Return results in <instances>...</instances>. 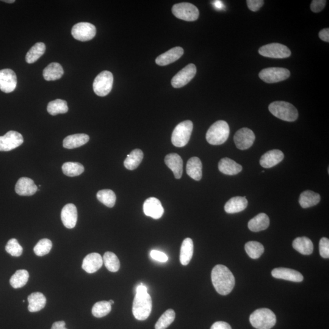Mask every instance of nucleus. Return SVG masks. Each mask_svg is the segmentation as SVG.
I'll return each mask as SVG.
<instances>
[{
    "mask_svg": "<svg viewBox=\"0 0 329 329\" xmlns=\"http://www.w3.org/2000/svg\"><path fill=\"white\" fill-rule=\"evenodd\" d=\"M213 286L221 295H227L233 290L235 278L228 267L217 265L213 268L211 274Z\"/></svg>",
    "mask_w": 329,
    "mask_h": 329,
    "instance_id": "1",
    "label": "nucleus"
},
{
    "mask_svg": "<svg viewBox=\"0 0 329 329\" xmlns=\"http://www.w3.org/2000/svg\"><path fill=\"white\" fill-rule=\"evenodd\" d=\"M272 115L281 120L293 122L297 120L298 112L292 104L286 101H275L268 106Z\"/></svg>",
    "mask_w": 329,
    "mask_h": 329,
    "instance_id": "2",
    "label": "nucleus"
},
{
    "mask_svg": "<svg viewBox=\"0 0 329 329\" xmlns=\"http://www.w3.org/2000/svg\"><path fill=\"white\" fill-rule=\"evenodd\" d=\"M230 133L228 124L219 120L210 127L206 134V140L209 144L220 145L226 142Z\"/></svg>",
    "mask_w": 329,
    "mask_h": 329,
    "instance_id": "3",
    "label": "nucleus"
},
{
    "mask_svg": "<svg viewBox=\"0 0 329 329\" xmlns=\"http://www.w3.org/2000/svg\"><path fill=\"white\" fill-rule=\"evenodd\" d=\"M250 321L253 327L257 329H270L275 325L276 317L270 309L262 308L251 314Z\"/></svg>",
    "mask_w": 329,
    "mask_h": 329,
    "instance_id": "4",
    "label": "nucleus"
},
{
    "mask_svg": "<svg viewBox=\"0 0 329 329\" xmlns=\"http://www.w3.org/2000/svg\"><path fill=\"white\" fill-rule=\"evenodd\" d=\"M152 306V299L148 293L135 294L132 306V313L137 320H145L151 314Z\"/></svg>",
    "mask_w": 329,
    "mask_h": 329,
    "instance_id": "5",
    "label": "nucleus"
},
{
    "mask_svg": "<svg viewBox=\"0 0 329 329\" xmlns=\"http://www.w3.org/2000/svg\"><path fill=\"white\" fill-rule=\"evenodd\" d=\"M193 129L192 121H182L176 126L171 136V142L176 147H184L189 143Z\"/></svg>",
    "mask_w": 329,
    "mask_h": 329,
    "instance_id": "6",
    "label": "nucleus"
},
{
    "mask_svg": "<svg viewBox=\"0 0 329 329\" xmlns=\"http://www.w3.org/2000/svg\"><path fill=\"white\" fill-rule=\"evenodd\" d=\"M113 84V76L109 71H104L96 76L93 82L94 92L99 96H106L111 92Z\"/></svg>",
    "mask_w": 329,
    "mask_h": 329,
    "instance_id": "7",
    "label": "nucleus"
},
{
    "mask_svg": "<svg viewBox=\"0 0 329 329\" xmlns=\"http://www.w3.org/2000/svg\"><path fill=\"white\" fill-rule=\"evenodd\" d=\"M172 13L177 18L185 21H195L198 20L200 16L198 8L189 2H181L174 5Z\"/></svg>",
    "mask_w": 329,
    "mask_h": 329,
    "instance_id": "8",
    "label": "nucleus"
},
{
    "mask_svg": "<svg viewBox=\"0 0 329 329\" xmlns=\"http://www.w3.org/2000/svg\"><path fill=\"white\" fill-rule=\"evenodd\" d=\"M290 73L284 68L272 67L264 69L259 74L260 79L268 84H273L285 81L289 78Z\"/></svg>",
    "mask_w": 329,
    "mask_h": 329,
    "instance_id": "9",
    "label": "nucleus"
},
{
    "mask_svg": "<svg viewBox=\"0 0 329 329\" xmlns=\"http://www.w3.org/2000/svg\"><path fill=\"white\" fill-rule=\"evenodd\" d=\"M259 53L265 57L273 59H285L289 57L291 51L288 47L278 43L268 44L259 49Z\"/></svg>",
    "mask_w": 329,
    "mask_h": 329,
    "instance_id": "10",
    "label": "nucleus"
},
{
    "mask_svg": "<svg viewBox=\"0 0 329 329\" xmlns=\"http://www.w3.org/2000/svg\"><path fill=\"white\" fill-rule=\"evenodd\" d=\"M74 38L81 41L92 40L96 34V27L93 24L82 22L74 25L71 31Z\"/></svg>",
    "mask_w": 329,
    "mask_h": 329,
    "instance_id": "11",
    "label": "nucleus"
},
{
    "mask_svg": "<svg viewBox=\"0 0 329 329\" xmlns=\"http://www.w3.org/2000/svg\"><path fill=\"white\" fill-rule=\"evenodd\" d=\"M196 74V67L194 64L188 65L179 71L171 80V85L174 88H181L186 85L194 78Z\"/></svg>",
    "mask_w": 329,
    "mask_h": 329,
    "instance_id": "12",
    "label": "nucleus"
},
{
    "mask_svg": "<svg viewBox=\"0 0 329 329\" xmlns=\"http://www.w3.org/2000/svg\"><path fill=\"white\" fill-rule=\"evenodd\" d=\"M23 142V137L20 133L14 131H9L4 136H0V151H12Z\"/></svg>",
    "mask_w": 329,
    "mask_h": 329,
    "instance_id": "13",
    "label": "nucleus"
},
{
    "mask_svg": "<svg viewBox=\"0 0 329 329\" xmlns=\"http://www.w3.org/2000/svg\"><path fill=\"white\" fill-rule=\"evenodd\" d=\"M17 85V77L12 70H0V89L5 93L13 92Z\"/></svg>",
    "mask_w": 329,
    "mask_h": 329,
    "instance_id": "14",
    "label": "nucleus"
},
{
    "mask_svg": "<svg viewBox=\"0 0 329 329\" xmlns=\"http://www.w3.org/2000/svg\"><path fill=\"white\" fill-rule=\"evenodd\" d=\"M256 137L254 132L248 128H242L236 132L234 140L237 148L240 150H245L251 147Z\"/></svg>",
    "mask_w": 329,
    "mask_h": 329,
    "instance_id": "15",
    "label": "nucleus"
},
{
    "mask_svg": "<svg viewBox=\"0 0 329 329\" xmlns=\"http://www.w3.org/2000/svg\"><path fill=\"white\" fill-rule=\"evenodd\" d=\"M143 211L146 216L154 219H159L164 214V209L158 199L151 197L147 199L143 204Z\"/></svg>",
    "mask_w": 329,
    "mask_h": 329,
    "instance_id": "16",
    "label": "nucleus"
},
{
    "mask_svg": "<svg viewBox=\"0 0 329 329\" xmlns=\"http://www.w3.org/2000/svg\"><path fill=\"white\" fill-rule=\"evenodd\" d=\"M103 264V257L100 254L93 253L88 254L83 260L82 267L88 273H93L100 269Z\"/></svg>",
    "mask_w": 329,
    "mask_h": 329,
    "instance_id": "17",
    "label": "nucleus"
},
{
    "mask_svg": "<svg viewBox=\"0 0 329 329\" xmlns=\"http://www.w3.org/2000/svg\"><path fill=\"white\" fill-rule=\"evenodd\" d=\"M272 275L273 278L296 282V283H300L303 280V276L300 272L290 268H275L272 271Z\"/></svg>",
    "mask_w": 329,
    "mask_h": 329,
    "instance_id": "18",
    "label": "nucleus"
},
{
    "mask_svg": "<svg viewBox=\"0 0 329 329\" xmlns=\"http://www.w3.org/2000/svg\"><path fill=\"white\" fill-rule=\"evenodd\" d=\"M61 219L63 225L68 229L76 226L77 221V211L73 204H68L63 207L61 212Z\"/></svg>",
    "mask_w": 329,
    "mask_h": 329,
    "instance_id": "19",
    "label": "nucleus"
},
{
    "mask_svg": "<svg viewBox=\"0 0 329 329\" xmlns=\"http://www.w3.org/2000/svg\"><path fill=\"white\" fill-rule=\"evenodd\" d=\"M184 52V49L181 47H175L157 57L156 59V64L159 66H167L171 64L180 59Z\"/></svg>",
    "mask_w": 329,
    "mask_h": 329,
    "instance_id": "20",
    "label": "nucleus"
},
{
    "mask_svg": "<svg viewBox=\"0 0 329 329\" xmlns=\"http://www.w3.org/2000/svg\"><path fill=\"white\" fill-rule=\"evenodd\" d=\"M284 157L283 152L278 149H273L263 155L260 160V164L264 168H272L279 164Z\"/></svg>",
    "mask_w": 329,
    "mask_h": 329,
    "instance_id": "21",
    "label": "nucleus"
},
{
    "mask_svg": "<svg viewBox=\"0 0 329 329\" xmlns=\"http://www.w3.org/2000/svg\"><path fill=\"white\" fill-rule=\"evenodd\" d=\"M167 167L173 171L176 179H180L183 173V161L179 155L176 153L168 154L165 158Z\"/></svg>",
    "mask_w": 329,
    "mask_h": 329,
    "instance_id": "22",
    "label": "nucleus"
},
{
    "mask_svg": "<svg viewBox=\"0 0 329 329\" xmlns=\"http://www.w3.org/2000/svg\"><path fill=\"white\" fill-rule=\"evenodd\" d=\"M38 187L29 178H21L15 186V192L21 196H32L37 192Z\"/></svg>",
    "mask_w": 329,
    "mask_h": 329,
    "instance_id": "23",
    "label": "nucleus"
},
{
    "mask_svg": "<svg viewBox=\"0 0 329 329\" xmlns=\"http://www.w3.org/2000/svg\"><path fill=\"white\" fill-rule=\"evenodd\" d=\"M218 170L225 175L232 176L241 172L242 167L234 160L225 157L220 160L218 164Z\"/></svg>",
    "mask_w": 329,
    "mask_h": 329,
    "instance_id": "24",
    "label": "nucleus"
},
{
    "mask_svg": "<svg viewBox=\"0 0 329 329\" xmlns=\"http://www.w3.org/2000/svg\"><path fill=\"white\" fill-rule=\"evenodd\" d=\"M247 206L248 200L245 196H236L227 202L225 206V211L228 214H236L244 211Z\"/></svg>",
    "mask_w": 329,
    "mask_h": 329,
    "instance_id": "25",
    "label": "nucleus"
},
{
    "mask_svg": "<svg viewBox=\"0 0 329 329\" xmlns=\"http://www.w3.org/2000/svg\"><path fill=\"white\" fill-rule=\"evenodd\" d=\"M90 140L88 135L77 134L69 135L63 140V146L66 149H72L81 147L86 144Z\"/></svg>",
    "mask_w": 329,
    "mask_h": 329,
    "instance_id": "26",
    "label": "nucleus"
},
{
    "mask_svg": "<svg viewBox=\"0 0 329 329\" xmlns=\"http://www.w3.org/2000/svg\"><path fill=\"white\" fill-rule=\"evenodd\" d=\"M202 165L201 161L198 157H193L188 160L186 166L187 175L195 181H200L202 178Z\"/></svg>",
    "mask_w": 329,
    "mask_h": 329,
    "instance_id": "27",
    "label": "nucleus"
},
{
    "mask_svg": "<svg viewBox=\"0 0 329 329\" xmlns=\"http://www.w3.org/2000/svg\"><path fill=\"white\" fill-rule=\"evenodd\" d=\"M270 225V219L267 214L261 213L249 221L248 228L253 232L264 231Z\"/></svg>",
    "mask_w": 329,
    "mask_h": 329,
    "instance_id": "28",
    "label": "nucleus"
},
{
    "mask_svg": "<svg viewBox=\"0 0 329 329\" xmlns=\"http://www.w3.org/2000/svg\"><path fill=\"white\" fill-rule=\"evenodd\" d=\"M64 71L59 63L53 62L44 69L43 75L47 81H53L61 78Z\"/></svg>",
    "mask_w": 329,
    "mask_h": 329,
    "instance_id": "29",
    "label": "nucleus"
},
{
    "mask_svg": "<svg viewBox=\"0 0 329 329\" xmlns=\"http://www.w3.org/2000/svg\"><path fill=\"white\" fill-rule=\"evenodd\" d=\"M292 246L295 250L303 255H310L313 252V243L308 237H297L293 240Z\"/></svg>",
    "mask_w": 329,
    "mask_h": 329,
    "instance_id": "30",
    "label": "nucleus"
},
{
    "mask_svg": "<svg viewBox=\"0 0 329 329\" xmlns=\"http://www.w3.org/2000/svg\"><path fill=\"white\" fill-rule=\"evenodd\" d=\"M29 306L28 310L31 312H37L45 308L46 298L45 295L40 292H34L27 298Z\"/></svg>",
    "mask_w": 329,
    "mask_h": 329,
    "instance_id": "31",
    "label": "nucleus"
},
{
    "mask_svg": "<svg viewBox=\"0 0 329 329\" xmlns=\"http://www.w3.org/2000/svg\"><path fill=\"white\" fill-rule=\"evenodd\" d=\"M320 195L311 190L304 191L301 193L299 198V203L304 209L309 208L317 205L320 201Z\"/></svg>",
    "mask_w": 329,
    "mask_h": 329,
    "instance_id": "32",
    "label": "nucleus"
},
{
    "mask_svg": "<svg viewBox=\"0 0 329 329\" xmlns=\"http://www.w3.org/2000/svg\"><path fill=\"white\" fill-rule=\"evenodd\" d=\"M193 240L190 238H187L182 243L180 252V261L182 265H187L189 264L193 254Z\"/></svg>",
    "mask_w": 329,
    "mask_h": 329,
    "instance_id": "33",
    "label": "nucleus"
},
{
    "mask_svg": "<svg viewBox=\"0 0 329 329\" xmlns=\"http://www.w3.org/2000/svg\"><path fill=\"white\" fill-rule=\"evenodd\" d=\"M143 159V153L139 149H135L127 156L124 165L127 169L134 170L139 167Z\"/></svg>",
    "mask_w": 329,
    "mask_h": 329,
    "instance_id": "34",
    "label": "nucleus"
},
{
    "mask_svg": "<svg viewBox=\"0 0 329 329\" xmlns=\"http://www.w3.org/2000/svg\"><path fill=\"white\" fill-rule=\"evenodd\" d=\"M46 45L42 42L37 43L27 52L26 56L27 63H33L37 62L45 54Z\"/></svg>",
    "mask_w": 329,
    "mask_h": 329,
    "instance_id": "35",
    "label": "nucleus"
},
{
    "mask_svg": "<svg viewBox=\"0 0 329 329\" xmlns=\"http://www.w3.org/2000/svg\"><path fill=\"white\" fill-rule=\"evenodd\" d=\"M29 278V274L27 270H19L11 277L10 283L14 289L21 288L27 284Z\"/></svg>",
    "mask_w": 329,
    "mask_h": 329,
    "instance_id": "36",
    "label": "nucleus"
},
{
    "mask_svg": "<svg viewBox=\"0 0 329 329\" xmlns=\"http://www.w3.org/2000/svg\"><path fill=\"white\" fill-rule=\"evenodd\" d=\"M47 110L49 114L53 116L60 114V113L63 114L68 111L67 103L63 99H56L48 104Z\"/></svg>",
    "mask_w": 329,
    "mask_h": 329,
    "instance_id": "37",
    "label": "nucleus"
},
{
    "mask_svg": "<svg viewBox=\"0 0 329 329\" xmlns=\"http://www.w3.org/2000/svg\"><path fill=\"white\" fill-rule=\"evenodd\" d=\"M246 252L251 259L259 258L264 252V247L261 243L256 241L248 242L245 246Z\"/></svg>",
    "mask_w": 329,
    "mask_h": 329,
    "instance_id": "38",
    "label": "nucleus"
},
{
    "mask_svg": "<svg viewBox=\"0 0 329 329\" xmlns=\"http://www.w3.org/2000/svg\"><path fill=\"white\" fill-rule=\"evenodd\" d=\"M103 264L107 270L111 272H117L120 268V262L118 257L112 252H106L103 257Z\"/></svg>",
    "mask_w": 329,
    "mask_h": 329,
    "instance_id": "39",
    "label": "nucleus"
},
{
    "mask_svg": "<svg viewBox=\"0 0 329 329\" xmlns=\"http://www.w3.org/2000/svg\"><path fill=\"white\" fill-rule=\"evenodd\" d=\"M62 171L66 176H77L84 172V167L80 163L66 162L62 166Z\"/></svg>",
    "mask_w": 329,
    "mask_h": 329,
    "instance_id": "40",
    "label": "nucleus"
},
{
    "mask_svg": "<svg viewBox=\"0 0 329 329\" xmlns=\"http://www.w3.org/2000/svg\"><path fill=\"white\" fill-rule=\"evenodd\" d=\"M96 196L98 200L105 206L108 207H113L115 206L117 198L112 190L104 189L99 191Z\"/></svg>",
    "mask_w": 329,
    "mask_h": 329,
    "instance_id": "41",
    "label": "nucleus"
},
{
    "mask_svg": "<svg viewBox=\"0 0 329 329\" xmlns=\"http://www.w3.org/2000/svg\"><path fill=\"white\" fill-rule=\"evenodd\" d=\"M175 312L173 309H168L165 311L157 321L155 329H165L169 326L175 319Z\"/></svg>",
    "mask_w": 329,
    "mask_h": 329,
    "instance_id": "42",
    "label": "nucleus"
},
{
    "mask_svg": "<svg viewBox=\"0 0 329 329\" xmlns=\"http://www.w3.org/2000/svg\"><path fill=\"white\" fill-rule=\"evenodd\" d=\"M112 310V305L109 301H99L93 306L92 314L97 318H102L108 315Z\"/></svg>",
    "mask_w": 329,
    "mask_h": 329,
    "instance_id": "43",
    "label": "nucleus"
},
{
    "mask_svg": "<svg viewBox=\"0 0 329 329\" xmlns=\"http://www.w3.org/2000/svg\"><path fill=\"white\" fill-rule=\"evenodd\" d=\"M52 243L50 240L43 239L40 240L35 246L34 253L38 256H43L48 254L51 250Z\"/></svg>",
    "mask_w": 329,
    "mask_h": 329,
    "instance_id": "44",
    "label": "nucleus"
},
{
    "mask_svg": "<svg viewBox=\"0 0 329 329\" xmlns=\"http://www.w3.org/2000/svg\"><path fill=\"white\" fill-rule=\"evenodd\" d=\"M5 250L10 254L11 256L14 257L20 256L23 253V247L18 243V240L16 239H12L7 242Z\"/></svg>",
    "mask_w": 329,
    "mask_h": 329,
    "instance_id": "45",
    "label": "nucleus"
},
{
    "mask_svg": "<svg viewBox=\"0 0 329 329\" xmlns=\"http://www.w3.org/2000/svg\"><path fill=\"white\" fill-rule=\"evenodd\" d=\"M319 251L320 256L323 258L329 257V240L327 238L323 237L320 240Z\"/></svg>",
    "mask_w": 329,
    "mask_h": 329,
    "instance_id": "46",
    "label": "nucleus"
},
{
    "mask_svg": "<svg viewBox=\"0 0 329 329\" xmlns=\"http://www.w3.org/2000/svg\"><path fill=\"white\" fill-rule=\"evenodd\" d=\"M326 4L325 0H314L311 4V10L314 13H319L324 9Z\"/></svg>",
    "mask_w": 329,
    "mask_h": 329,
    "instance_id": "47",
    "label": "nucleus"
},
{
    "mask_svg": "<svg viewBox=\"0 0 329 329\" xmlns=\"http://www.w3.org/2000/svg\"><path fill=\"white\" fill-rule=\"evenodd\" d=\"M247 4L248 9L252 12H257L264 4V1L262 0H248Z\"/></svg>",
    "mask_w": 329,
    "mask_h": 329,
    "instance_id": "48",
    "label": "nucleus"
},
{
    "mask_svg": "<svg viewBox=\"0 0 329 329\" xmlns=\"http://www.w3.org/2000/svg\"><path fill=\"white\" fill-rule=\"evenodd\" d=\"M150 256L155 261L160 262H166L168 261V256L161 251L157 250H152Z\"/></svg>",
    "mask_w": 329,
    "mask_h": 329,
    "instance_id": "49",
    "label": "nucleus"
},
{
    "mask_svg": "<svg viewBox=\"0 0 329 329\" xmlns=\"http://www.w3.org/2000/svg\"><path fill=\"white\" fill-rule=\"evenodd\" d=\"M211 329H232L231 326L225 322H217L211 326Z\"/></svg>",
    "mask_w": 329,
    "mask_h": 329,
    "instance_id": "50",
    "label": "nucleus"
},
{
    "mask_svg": "<svg viewBox=\"0 0 329 329\" xmlns=\"http://www.w3.org/2000/svg\"><path fill=\"white\" fill-rule=\"evenodd\" d=\"M319 37L321 40L326 41V42H329V29L326 28L322 30L319 32Z\"/></svg>",
    "mask_w": 329,
    "mask_h": 329,
    "instance_id": "51",
    "label": "nucleus"
},
{
    "mask_svg": "<svg viewBox=\"0 0 329 329\" xmlns=\"http://www.w3.org/2000/svg\"><path fill=\"white\" fill-rule=\"evenodd\" d=\"M65 322L63 321L56 322L52 325L51 329H68L65 327Z\"/></svg>",
    "mask_w": 329,
    "mask_h": 329,
    "instance_id": "52",
    "label": "nucleus"
},
{
    "mask_svg": "<svg viewBox=\"0 0 329 329\" xmlns=\"http://www.w3.org/2000/svg\"><path fill=\"white\" fill-rule=\"evenodd\" d=\"M148 293L146 287L143 286L142 284H140L139 286H137L136 289V294H143V293Z\"/></svg>",
    "mask_w": 329,
    "mask_h": 329,
    "instance_id": "53",
    "label": "nucleus"
},
{
    "mask_svg": "<svg viewBox=\"0 0 329 329\" xmlns=\"http://www.w3.org/2000/svg\"><path fill=\"white\" fill-rule=\"evenodd\" d=\"M2 2H7V3L12 4L15 2V0H3Z\"/></svg>",
    "mask_w": 329,
    "mask_h": 329,
    "instance_id": "54",
    "label": "nucleus"
},
{
    "mask_svg": "<svg viewBox=\"0 0 329 329\" xmlns=\"http://www.w3.org/2000/svg\"><path fill=\"white\" fill-rule=\"evenodd\" d=\"M109 303L110 304H111V305H112L113 304H114V301H113V300H110V301H109Z\"/></svg>",
    "mask_w": 329,
    "mask_h": 329,
    "instance_id": "55",
    "label": "nucleus"
}]
</instances>
